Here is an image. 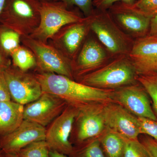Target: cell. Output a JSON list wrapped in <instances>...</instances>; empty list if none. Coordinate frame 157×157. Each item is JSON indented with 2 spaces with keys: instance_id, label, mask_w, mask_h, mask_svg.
<instances>
[{
  "instance_id": "cell-13",
  "label": "cell",
  "mask_w": 157,
  "mask_h": 157,
  "mask_svg": "<svg viewBox=\"0 0 157 157\" xmlns=\"http://www.w3.org/2000/svg\"><path fill=\"white\" fill-rule=\"evenodd\" d=\"M108 10L117 24L133 39L148 35L151 18L135 11L131 5L119 2Z\"/></svg>"
},
{
  "instance_id": "cell-15",
  "label": "cell",
  "mask_w": 157,
  "mask_h": 157,
  "mask_svg": "<svg viewBox=\"0 0 157 157\" xmlns=\"http://www.w3.org/2000/svg\"><path fill=\"white\" fill-rule=\"evenodd\" d=\"M110 59L112 58L101 43L94 39H86L72 62L74 77L78 78L98 70L110 61Z\"/></svg>"
},
{
  "instance_id": "cell-27",
  "label": "cell",
  "mask_w": 157,
  "mask_h": 157,
  "mask_svg": "<svg viewBox=\"0 0 157 157\" xmlns=\"http://www.w3.org/2000/svg\"><path fill=\"white\" fill-rule=\"evenodd\" d=\"M140 134L147 135L157 142V121L142 117H137Z\"/></svg>"
},
{
  "instance_id": "cell-20",
  "label": "cell",
  "mask_w": 157,
  "mask_h": 157,
  "mask_svg": "<svg viewBox=\"0 0 157 157\" xmlns=\"http://www.w3.org/2000/svg\"><path fill=\"white\" fill-rule=\"evenodd\" d=\"M21 36L5 26L0 25V53L6 57H11L20 45Z\"/></svg>"
},
{
  "instance_id": "cell-9",
  "label": "cell",
  "mask_w": 157,
  "mask_h": 157,
  "mask_svg": "<svg viewBox=\"0 0 157 157\" xmlns=\"http://www.w3.org/2000/svg\"><path fill=\"white\" fill-rule=\"evenodd\" d=\"M78 109L68 105L46 128L45 140L50 150L69 156L73 145L70 138Z\"/></svg>"
},
{
  "instance_id": "cell-4",
  "label": "cell",
  "mask_w": 157,
  "mask_h": 157,
  "mask_svg": "<svg viewBox=\"0 0 157 157\" xmlns=\"http://www.w3.org/2000/svg\"><path fill=\"white\" fill-rule=\"evenodd\" d=\"M40 0H6L0 23L21 36H30L40 23Z\"/></svg>"
},
{
  "instance_id": "cell-21",
  "label": "cell",
  "mask_w": 157,
  "mask_h": 157,
  "mask_svg": "<svg viewBox=\"0 0 157 157\" xmlns=\"http://www.w3.org/2000/svg\"><path fill=\"white\" fill-rule=\"evenodd\" d=\"M69 157H105L98 137L73 145Z\"/></svg>"
},
{
  "instance_id": "cell-1",
  "label": "cell",
  "mask_w": 157,
  "mask_h": 157,
  "mask_svg": "<svg viewBox=\"0 0 157 157\" xmlns=\"http://www.w3.org/2000/svg\"><path fill=\"white\" fill-rule=\"evenodd\" d=\"M35 75L41 84L43 92L57 96L68 105L77 109L89 104L113 102L114 90L91 87L55 73L39 72Z\"/></svg>"
},
{
  "instance_id": "cell-3",
  "label": "cell",
  "mask_w": 157,
  "mask_h": 157,
  "mask_svg": "<svg viewBox=\"0 0 157 157\" xmlns=\"http://www.w3.org/2000/svg\"><path fill=\"white\" fill-rule=\"evenodd\" d=\"M89 17L90 31L95 34L112 59L128 56L135 39L119 27L108 10L94 9Z\"/></svg>"
},
{
  "instance_id": "cell-19",
  "label": "cell",
  "mask_w": 157,
  "mask_h": 157,
  "mask_svg": "<svg viewBox=\"0 0 157 157\" xmlns=\"http://www.w3.org/2000/svg\"><path fill=\"white\" fill-rule=\"evenodd\" d=\"M98 138L105 157H122L123 137L107 128Z\"/></svg>"
},
{
  "instance_id": "cell-6",
  "label": "cell",
  "mask_w": 157,
  "mask_h": 157,
  "mask_svg": "<svg viewBox=\"0 0 157 157\" xmlns=\"http://www.w3.org/2000/svg\"><path fill=\"white\" fill-rule=\"evenodd\" d=\"M21 42L33 54L39 73H51L74 79L72 61L48 43L22 36Z\"/></svg>"
},
{
  "instance_id": "cell-29",
  "label": "cell",
  "mask_w": 157,
  "mask_h": 157,
  "mask_svg": "<svg viewBox=\"0 0 157 157\" xmlns=\"http://www.w3.org/2000/svg\"><path fill=\"white\" fill-rule=\"evenodd\" d=\"M136 1L137 0H93V4L96 9L108 10L116 3L121 2L131 5L134 4Z\"/></svg>"
},
{
  "instance_id": "cell-37",
  "label": "cell",
  "mask_w": 157,
  "mask_h": 157,
  "mask_svg": "<svg viewBox=\"0 0 157 157\" xmlns=\"http://www.w3.org/2000/svg\"><path fill=\"white\" fill-rule=\"evenodd\" d=\"M0 157H6V154L0 149Z\"/></svg>"
},
{
  "instance_id": "cell-8",
  "label": "cell",
  "mask_w": 157,
  "mask_h": 157,
  "mask_svg": "<svg viewBox=\"0 0 157 157\" xmlns=\"http://www.w3.org/2000/svg\"><path fill=\"white\" fill-rule=\"evenodd\" d=\"M12 101L25 105L42 94L41 84L35 76L20 70L11 64L3 72Z\"/></svg>"
},
{
  "instance_id": "cell-5",
  "label": "cell",
  "mask_w": 157,
  "mask_h": 157,
  "mask_svg": "<svg viewBox=\"0 0 157 157\" xmlns=\"http://www.w3.org/2000/svg\"><path fill=\"white\" fill-rule=\"evenodd\" d=\"M40 21L38 28L30 36L48 43L63 27L84 19L79 13L70 10L66 4L59 1H41Z\"/></svg>"
},
{
  "instance_id": "cell-18",
  "label": "cell",
  "mask_w": 157,
  "mask_h": 157,
  "mask_svg": "<svg viewBox=\"0 0 157 157\" xmlns=\"http://www.w3.org/2000/svg\"><path fill=\"white\" fill-rule=\"evenodd\" d=\"M24 106L12 100L0 102V137L11 133L21 124Z\"/></svg>"
},
{
  "instance_id": "cell-12",
  "label": "cell",
  "mask_w": 157,
  "mask_h": 157,
  "mask_svg": "<svg viewBox=\"0 0 157 157\" xmlns=\"http://www.w3.org/2000/svg\"><path fill=\"white\" fill-rule=\"evenodd\" d=\"M68 104L57 96L43 92L37 100L24 106V118L46 128L64 110Z\"/></svg>"
},
{
  "instance_id": "cell-35",
  "label": "cell",
  "mask_w": 157,
  "mask_h": 157,
  "mask_svg": "<svg viewBox=\"0 0 157 157\" xmlns=\"http://www.w3.org/2000/svg\"><path fill=\"white\" fill-rule=\"evenodd\" d=\"M6 1V0H0V14L2 11V9L4 8V6H5Z\"/></svg>"
},
{
  "instance_id": "cell-34",
  "label": "cell",
  "mask_w": 157,
  "mask_h": 157,
  "mask_svg": "<svg viewBox=\"0 0 157 157\" xmlns=\"http://www.w3.org/2000/svg\"><path fill=\"white\" fill-rule=\"evenodd\" d=\"M49 155L50 157H69L67 155L63 154L55 151L50 150Z\"/></svg>"
},
{
  "instance_id": "cell-33",
  "label": "cell",
  "mask_w": 157,
  "mask_h": 157,
  "mask_svg": "<svg viewBox=\"0 0 157 157\" xmlns=\"http://www.w3.org/2000/svg\"><path fill=\"white\" fill-rule=\"evenodd\" d=\"M11 65V60L9 58L3 56L0 53V71L4 72Z\"/></svg>"
},
{
  "instance_id": "cell-16",
  "label": "cell",
  "mask_w": 157,
  "mask_h": 157,
  "mask_svg": "<svg viewBox=\"0 0 157 157\" xmlns=\"http://www.w3.org/2000/svg\"><path fill=\"white\" fill-rule=\"evenodd\" d=\"M104 112L107 128L126 139H138L141 134L137 117L114 102L105 104Z\"/></svg>"
},
{
  "instance_id": "cell-26",
  "label": "cell",
  "mask_w": 157,
  "mask_h": 157,
  "mask_svg": "<svg viewBox=\"0 0 157 157\" xmlns=\"http://www.w3.org/2000/svg\"><path fill=\"white\" fill-rule=\"evenodd\" d=\"M131 6L135 11L151 18L157 14V0H137Z\"/></svg>"
},
{
  "instance_id": "cell-38",
  "label": "cell",
  "mask_w": 157,
  "mask_h": 157,
  "mask_svg": "<svg viewBox=\"0 0 157 157\" xmlns=\"http://www.w3.org/2000/svg\"><path fill=\"white\" fill-rule=\"evenodd\" d=\"M41 1H50V0H40Z\"/></svg>"
},
{
  "instance_id": "cell-10",
  "label": "cell",
  "mask_w": 157,
  "mask_h": 157,
  "mask_svg": "<svg viewBox=\"0 0 157 157\" xmlns=\"http://www.w3.org/2000/svg\"><path fill=\"white\" fill-rule=\"evenodd\" d=\"M90 31V17H85L81 21L63 27L48 43L73 62L77 56Z\"/></svg>"
},
{
  "instance_id": "cell-23",
  "label": "cell",
  "mask_w": 157,
  "mask_h": 157,
  "mask_svg": "<svg viewBox=\"0 0 157 157\" xmlns=\"http://www.w3.org/2000/svg\"><path fill=\"white\" fill-rule=\"evenodd\" d=\"M137 79L151 98L154 109L157 115V73L137 75Z\"/></svg>"
},
{
  "instance_id": "cell-2",
  "label": "cell",
  "mask_w": 157,
  "mask_h": 157,
  "mask_svg": "<svg viewBox=\"0 0 157 157\" xmlns=\"http://www.w3.org/2000/svg\"><path fill=\"white\" fill-rule=\"evenodd\" d=\"M137 76L128 56H124L112 59L98 70L78 78L77 81L100 89L116 90L137 83Z\"/></svg>"
},
{
  "instance_id": "cell-14",
  "label": "cell",
  "mask_w": 157,
  "mask_h": 157,
  "mask_svg": "<svg viewBox=\"0 0 157 157\" xmlns=\"http://www.w3.org/2000/svg\"><path fill=\"white\" fill-rule=\"evenodd\" d=\"M46 131V128L24 120L14 131L0 137V149L6 155L16 154L33 142L45 140Z\"/></svg>"
},
{
  "instance_id": "cell-31",
  "label": "cell",
  "mask_w": 157,
  "mask_h": 157,
  "mask_svg": "<svg viewBox=\"0 0 157 157\" xmlns=\"http://www.w3.org/2000/svg\"><path fill=\"white\" fill-rule=\"evenodd\" d=\"M11 100V96L9 94L4 73L0 71V102Z\"/></svg>"
},
{
  "instance_id": "cell-22",
  "label": "cell",
  "mask_w": 157,
  "mask_h": 157,
  "mask_svg": "<svg viewBox=\"0 0 157 157\" xmlns=\"http://www.w3.org/2000/svg\"><path fill=\"white\" fill-rule=\"evenodd\" d=\"M12 65L24 72L36 67V61L33 54L24 45H20L11 55Z\"/></svg>"
},
{
  "instance_id": "cell-28",
  "label": "cell",
  "mask_w": 157,
  "mask_h": 157,
  "mask_svg": "<svg viewBox=\"0 0 157 157\" xmlns=\"http://www.w3.org/2000/svg\"><path fill=\"white\" fill-rule=\"evenodd\" d=\"M64 3L68 6H76L84 14L85 17L89 16L94 11L93 0H53Z\"/></svg>"
},
{
  "instance_id": "cell-25",
  "label": "cell",
  "mask_w": 157,
  "mask_h": 157,
  "mask_svg": "<svg viewBox=\"0 0 157 157\" xmlns=\"http://www.w3.org/2000/svg\"><path fill=\"white\" fill-rule=\"evenodd\" d=\"M124 145L122 157H150L139 138L131 140L124 138Z\"/></svg>"
},
{
  "instance_id": "cell-7",
  "label": "cell",
  "mask_w": 157,
  "mask_h": 157,
  "mask_svg": "<svg viewBox=\"0 0 157 157\" xmlns=\"http://www.w3.org/2000/svg\"><path fill=\"white\" fill-rule=\"evenodd\" d=\"M105 104H89L78 108L74 123L75 133L70 139L73 145L98 137L105 131Z\"/></svg>"
},
{
  "instance_id": "cell-17",
  "label": "cell",
  "mask_w": 157,
  "mask_h": 157,
  "mask_svg": "<svg viewBox=\"0 0 157 157\" xmlns=\"http://www.w3.org/2000/svg\"><path fill=\"white\" fill-rule=\"evenodd\" d=\"M137 75L157 73V39L147 36L134 40L128 55Z\"/></svg>"
},
{
  "instance_id": "cell-11",
  "label": "cell",
  "mask_w": 157,
  "mask_h": 157,
  "mask_svg": "<svg viewBox=\"0 0 157 157\" xmlns=\"http://www.w3.org/2000/svg\"><path fill=\"white\" fill-rule=\"evenodd\" d=\"M113 101L137 117L157 121L151 106L148 94L138 82L114 90Z\"/></svg>"
},
{
  "instance_id": "cell-24",
  "label": "cell",
  "mask_w": 157,
  "mask_h": 157,
  "mask_svg": "<svg viewBox=\"0 0 157 157\" xmlns=\"http://www.w3.org/2000/svg\"><path fill=\"white\" fill-rule=\"evenodd\" d=\"M50 149L45 140L30 144L17 154L20 157H50Z\"/></svg>"
},
{
  "instance_id": "cell-36",
  "label": "cell",
  "mask_w": 157,
  "mask_h": 157,
  "mask_svg": "<svg viewBox=\"0 0 157 157\" xmlns=\"http://www.w3.org/2000/svg\"><path fill=\"white\" fill-rule=\"evenodd\" d=\"M6 157H20L17 154H6Z\"/></svg>"
},
{
  "instance_id": "cell-30",
  "label": "cell",
  "mask_w": 157,
  "mask_h": 157,
  "mask_svg": "<svg viewBox=\"0 0 157 157\" xmlns=\"http://www.w3.org/2000/svg\"><path fill=\"white\" fill-rule=\"evenodd\" d=\"M140 141L146 149L150 157H157V142L147 135L142 137Z\"/></svg>"
},
{
  "instance_id": "cell-32",
  "label": "cell",
  "mask_w": 157,
  "mask_h": 157,
  "mask_svg": "<svg viewBox=\"0 0 157 157\" xmlns=\"http://www.w3.org/2000/svg\"><path fill=\"white\" fill-rule=\"evenodd\" d=\"M148 35L157 39V14L151 19Z\"/></svg>"
}]
</instances>
